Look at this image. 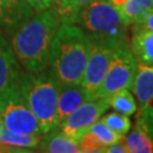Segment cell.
I'll return each mask as SVG.
<instances>
[{
    "instance_id": "cell-10",
    "label": "cell",
    "mask_w": 153,
    "mask_h": 153,
    "mask_svg": "<svg viewBox=\"0 0 153 153\" xmlns=\"http://www.w3.org/2000/svg\"><path fill=\"white\" fill-rule=\"evenodd\" d=\"M88 100L90 97L81 83L60 84L57 100V127Z\"/></svg>"
},
{
    "instance_id": "cell-3",
    "label": "cell",
    "mask_w": 153,
    "mask_h": 153,
    "mask_svg": "<svg viewBox=\"0 0 153 153\" xmlns=\"http://www.w3.org/2000/svg\"><path fill=\"white\" fill-rule=\"evenodd\" d=\"M18 88L43 134L57 128V100L60 82L49 67L40 71H21Z\"/></svg>"
},
{
    "instance_id": "cell-17",
    "label": "cell",
    "mask_w": 153,
    "mask_h": 153,
    "mask_svg": "<svg viewBox=\"0 0 153 153\" xmlns=\"http://www.w3.org/2000/svg\"><path fill=\"white\" fill-rule=\"evenodd\" d=\"M123 142L127 153H151L153 152V137L143 128L135 126L131 131L126 134Z\"/></svg>"
},
{
    "instance_id": "cell-6",
    "label": "cell",
    "mask_w": 153,
    "mask_h": 153,
    "mask_svg": "<svg viewBox=\"0 0 153 153\" xmlns=\"http://www.w3.org/2000/svg\"><path fill=\"white\" fill-rule=\"evenodd\" d=\"M0 116L4 127L13 133L43 135L36 117L23 99L19 88L0 101Z\"/></svg>"
},
{
    "instance_id": "cell-13",
    "label": "cell",
    "mask_w": 153,
    "mask_h": 153,
    "mask_svg": "<svg viewBox=\"0 0 153 153\" xmlns=\"http://www.w3.org/2000/svg\"><path fill=\"white\" fill-rule=\"evenodd\" d=\"M34 14L26 0H0V24L15 30Z\"/></svg>"
},
{
    "instance_id": "cell-16",
    "label": "cell",
    "mask_w": 153,
    "mask_h": 153,
    "mask_svg": "<svg viewBox=\"0 0 153 153\" xmlns=\"http://www.w3.org/2000/svg\"><path fill=\"white\" fill-rule=\"evenodd\" d=\"M41 138L42 135L16 134L4 127L0 131V149L9 152H28L38 148Z\"/></svg>"
},
{
    "instance_id": "cell-14",
    "label": "cell",
    "mask_w": 153,
    "mask_h": 153,
    "mask_svg": "<svg viewBox=\"0 0 153 153\" xmlns=\"http://www.w3.org/2000/svg\"><path fill=\"white\" fill-rule=\"evenodd\" d=\"M45 136L41 138L39 144V151L49 153H78L79 144L74 141L73 138L67 136L57 127L55 129L50 131L49 133L44 134Z\"/></svg>"
},
{
    "instance_id": "cell-7",
    "label": "cell",
    "mask_w": 153,
    "mask_h": 153,
    "mask_svg": "<svg viewBox=\"0 0 153 153\" xmlns=\"http://www.w3.org/2000/svg\"><path fill=\"white\" fill-rule=\"evenodd\" d=\"M109 108V98L90 99L74 110L58 128L74 141L79 142L90 127L98 121Z\"/></svg>"
},
{
    "instance_id": "cell-4",
    "label": "cell",
    "mask_w": 153,
    "mask_h": 153,
    "mask_svg": "<svg viewBox=\"0 0 153 153\" xmlns=\"http://www.w3.org/2000/svg\"><path fill=\"white\" fill-rule=\"evenodd\" d=\"M75 24L86 33L90 40L116 47L127 39L128 24L108 0H94L78 13Z\"/></svg>"
},
{
    "instance_id": "cell-9",
    "label": "cell",
    "mask_w": 153,
    "mask_h": 153,
    "mask_svg": "<svg viewBox=\"0 0 153 153\" xmlns=\"http://www.w3.org/2000/svg\"><path fill=\"white\" fill-rule=\"evenodd\" d=\"M21 71L10 44L0 33V101L18 88Z\"/></svg>"
},
{
    "instance_id": "cell-12",
    "label": "cell",
    "mask_w": 153,
    "mask_h": 153,
    "mask_svg": "<svg viewBox=\"0 0 153 153\" xmlns=\"http://www.w3.org/2000/svg\"><path fill=\"white\" fill-rule=\"evenodd\" d=\"M128 44L137 62L153 64V30L141 23L131 24Z\"/></svg>"
},
{
    "instance_id": "cell-11",
    "label": "cell",
    "mask_w": 153,
    "mask_h": 153,
    "mask_svg": "<svg viewBox=\"0 0 153 153\" xmlns=\"http://www.w3.org/2000/svg\"><path fill=\"white\" fill-rule=\"evenodd\" d=\"M131 90L135 94L137 109L153 105V64L137 62Z\"/></svg>"
},
{
    "instance_id": "cell-22",
    "label": "cell",
    "mask_w": 153,
    "mask_h": 153,
    "mask_svg": "<svg viewBox=\"0 0 153 153\" xmlns=\"http://www.w3.org/2000/svg\"><path fill=\"white\" fill-rule=\"evenodd\" d=\"M94 0H69L68 2V9H69V23L75 24L76 17L78 13L82 10L85 6L91 4Z\"/></svg>"
},
{
    "instance_id": "cell-18",
    "label": "cell",
    "mask_w": 153,
    "mask_h": 153,
    "mask_svg": "<svg viewBox=\"0 0 153 153\" xmlns=\"http://www.w3.org/2000/svg\"><path fill=\"white\" fill-rule=\"evenodd\" d=\"M110 108L114 111L126 116H131L136 112L137 102L129 88H121L109 97Z\"/></svg>"
},
{
    "instance_id": "cell-24",
    "label": "cell",
    "mask_w": 153,
    "mask_h": 153,
    "mask_svg": "<svg viewBox=\"0 0 153 153\" xmlns=\"http://www.w3.org/2000/svg\"><path fill=\"white\" fill-rule=\"evenodd\" d=\"M104 153H127V150H126L124 142L120 141V142L114 143L109 146H107L104 150Z\"/></svg>"
},
{
    "instance_id": "cell-25",
    "label": "cell",
    "mask_w": 153,
    "mask_h": 153,
    "mask_svg": "<svg viewBox=\"0 0 153 153\" xmlns=\"http://www.w3.org/2000/svg\"><path fill=\"white\" fill-rule=\"evenodd\" d=\"M140 23L145 25V26H148L149 28L153 30V9L149 11L148 14L143 17V19Z\"/></svg>"
},
{
    "instance_id": "cell-21",
    "label": "cell",
    "mask_w": 153,
    "mask_h": 153,
    "mask_svg": "<svg viewBox=\"0 0 153 153\" xmlns=\"http://www.w3.org/2000/svg\"><path fill=\"white\" fill-rule=\"evenodd\" d=\"M69 0H52V9L60 17L61 23H69Z\"/></svg>"
},
{
    "instance_id": "cell-19",
    "label": "cell",
    "mask_w": 153,
    "mask_h": 153,
    "mask_svg": "<svg viewBox=\"0 0 153 153\" xmlns=\"http://www.w3.org/2000/svg\"><path fill=\"white\" fill-rule=\"evenodd\" d=\"M90 133H92L93 136L98 140L99 142L103 145L104 148L109 146L111 144L117 142L123 141L124 136L117 134L116 131H114L112 129H110L108 126L104 124L101 119H99L98 121H95L88 129Z\"/></svg>"
},
{
    "instance_id": "cell-2",
    "label": "cell",
    "mask_w": 153,
    "mask_h": 153,
    "mask_svg": "<svg viewBox=\"0 0 153 153\" xmlns=\"http://www.w3.org/2000/svg\"><path fill=\"white\" fill-rule=\"evenodd\" d=\"M90 39L77 24L61 23L50 45L49 68L60 84L81 83Z\"/></svg>"
},
{
    "instance_id": "cell-8",
    "label": "cell",
    "mask_w": 153,
    "mask_h": 153,
    "mask_svg": "<svg viewBox=\"0 0 153 153\" xmlns=\"http://www.w3.org/2000/svg\"><path fill=\"white\" fill-rule=\"evenodd\" d=\"M114 48V45L101 41L90 40L88 57L81 81V84L88 94L90 99H94L97 95V92L108 69Z\"/></svg>"
},
{
    "instance_id": "cell-15",
    "label": "cell",
    "mask_w": 153,
    "mask_h": 153,
    "mask_svg": "<svg viewBox=\"0 0 153 153\" xmlns=\"http://www.w3.org/2000/svg\"><path fill=\"white\" fill-rule=\"evenodd\" d=\"M128 25L140 23L153 9V0H108Z\"/></svg>"
},
{
    "instance_id": "cell-20",
    "label": "cell",
    "mask_w": 153,
    "mask_h": 153,
    "mask_svg": "<svg viewBox=\"0 0 153 153\" xmlns=\"http://www.w3.org/2000/svg\"><path fill=\"white\" fill-rule=\"evenodd\" d=\"M100 119L103 121L110 129H112L117 134L123 135V136H125L131 127L129 117L123 115V114H119V112H116V111L102 116Z\"/></svg>"
},
{
    "instance_id": "cell-1",
    "label": "cell",
    "mask_w": 153,
    "mask_h": 153,
    "mask_svg": "<svg viewBox=\"0 0 153 153\" xmlns=\"http://www.w3.org/2000/svg\"><path fill=\"white\" fill-rule=\"evenodd\" d=\"M60 24V17L49 8L33 14L14 30L10 47L24 71L34 73L49 67L50 45Z\"/></svg>"
},
{
    "instance_id": "cell-23",
    "label": "cell",
    "mask_w": 153,
    "mask_h": 153,
    "mask_svg": "<svg viewBox=\"0 0 153 153\" xmlns=\"http://www.w3.org/2000/svg\"><path fill=\"white\" fill-rule=\"evenodd\" d=\"M26 2L34 13L45 10L52 7V0H26Z\"/></svg>"
},
{
    "instance_id": "cell-5",
    "label": "cell",
    "mask_w": 153,
    "mask_h": 153,
    "mask_svg": "<svg viewBox=\"0 0 153 153\" xmlns=\"http://www.w3.org/2000/svg\"><path fill=\"white\" fill-rule=\"evenodd\" d=\"M137 61L133 56L127 39L116 45L112 51L109 66L95 98H109L121 88L131 90Z\"/></svg>"
},
{
    "instance_id": "cell-26",
    "label": "cell",
    "mask_w": 153,
    "mask_h": 153,
    "mask_svg": "<svg viewBox=\"0 0 153 153\" xmlns=\"http://www.w3.org/2000/svg\"><path fill=\"white\" fill-rule=\"evenodd\" d=\"M4 128V124H2V119H1V116H0V131Z\"/></svg>"
}]
</instances>
